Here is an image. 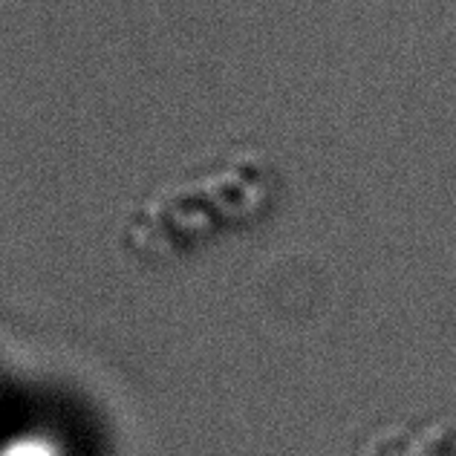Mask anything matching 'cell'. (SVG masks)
<instances>
[{
  "label": "cell",
  "instance_id": "obj_1",
  "mask_svg": "<svg viewBox=\"0 0 456 456\" xmlns=\"http://www.w3.org/2000/svg\"><path fill=\"white\" fill-rule=\"evenodd\" d=\"M364 456H456V416L416 413L376 428Z\"/></svg>",
  "mask_w": 456,
  "mask_h": 456
}]
</instances>
